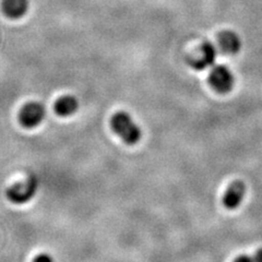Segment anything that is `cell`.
Segmentation results:
<instances>
[{
  "label": "cell",
  "mask_w": 262,
  "mask_h": 262,
  "mask_svg": "<svg viewBox=\"0 0 262 262\" xmlns=\"http://www.w3.org/2000/svg\"><path fill=\"white\" fill-rule=\"evenodd\" d=\"M219 45L224 53L234 55L239 52L242 39L238 34L233 31H223L219 35Z\"/></svg>",
  "instance_id": "obj_7"
},
{
  "label": "cell",
  "mask_w": 262,
  "mask_h": 262,
  "mask_svg": "<svg viewBox=\"0 0 262 262\" xmlns=\"http://www.w3.org/2000/svg\"><path fill=\"white\" fill-rule=\"evenodd\" d=\"M46 111L44 106L38 102H29L23 105L19 113V121L21 126L28 129L37 127L45 118Z\"/></svg>",
  "instance_id": "obj_4"
},
{
  "label": "cell",
  "mask_w": 262,
  "mask_h": 262,
  "mask_svg": "<svg viewBox=\"0 0 262 262\" xmlns=\"http://www.w3.org/2000/svg\"><path fill=\"white\" fill-rule=\"evenodd\" d=\"M37 190V182L34 177H30L23 182L16 183L9 187L6 191L7 198L14 204H23L29 202L35 195Z\"/></svg>",
  "instance_id": "obj_2"
},
{
  "label": "cell",
  "mask_w": 262,
  "mask_h": 262,
  "mask_svg": "<svg viewBox=\"0 0 262 262\" xmlns=\"http://www.w3.org/2000/svg\"><path fill=\"white\" fill-rule=\"evenodd\" d=\"M217 57V49L211 42H204L200 47V56L196 57L191 66L195 70H204L214 64Z\"/></svg>",
  "instance_id": "obj_6"
},
{
  "label": "cell",
  "mask_w": 262,
  "mask_h": 262,
  "mask_svg": "<svg viewBox=\"0 0 262 262\" xmlns=\"http://www.w3.org/2000/svg\"><path fill=\"white\" fill-rule=\"evenodd\" d=\"M113 131L128 145L137 144L142 137V131L127 112L119 111L111 118Z\"/></svg>",
  "instance_id": "obj_1"
},
{
  "label": "cell",
  "mask_w": 262,
  "mask_h": 262,
  "mask_svg": "<svg viewBox=\"0 0 262 262\" xmlns=\"http://www.w3.org/2000/svg\"><path fill=\"white\" fill-rule=\"evenodd\" d=\"M246 194V185L242 180H235L228 186L223 196V204L228 210L237 209L243 202Z\"/></svg>",
  "instance_id": "obj_5"
},
{
  "label": "cell",
  "mask_w": 262,
  "mask_h": 262,
  "mask_svg": "<svg viewBox=\"0 0 262 262\" xmlns=\"http://www.w3.org/2000/svg\"><path fill=\"white\" fill-rule=\"evenodd\" d=\"M211 86L219 93H228L232 91L235 83L233 72L224 64H217L212 68L209 75Z\"/></svg>",
  "instance_id": "obj_3"
},
{
  "label": "cell",
  "mask_w": 262,
  "mask_h": 262,
  "mask_svg": "<svg viewBox=\"0 0 262 262\" xmlns=\"http://www.w3.org/2000/svg\"><path fill=\"white\" fill-rule=\"evenodd\" d=\"M79 107L77 98L72 95H63L55 103V112L60 117H68L75 114Z\"/></svg>",
  "instance_id": "obj_9"
},
{
  "label": "cell",
  "mask_w": 262,
  "mask_h": 262,
  "mask_svg": "<svg viewBox=\"0 0 262 262\" xmlns=\"http://www.w3.org/2000/svg\"><path fill=\"white\" fill-rule=\"evenodd\" d=\"M234 262H253L252 261V258L247 256V255H242L239 257H237Z\"/></svg>",
  "instance_id": "obj_11"
},
{
  "label": "cell",
  "mask_w": 262,
  "mask_h": 262,
  "mask_svg": "<svg viewBox=\"0 0 262 262\" xmlns=\"http://www.w3.org/2000/svg\"><path fill=\"white\" fill-rule=\"evenodd\" d=\"M33 262H54V260L47 253H40V255L33 259Z\"/></svg>",
  "instance_id": "obj_10"
},
{
  "label": "cell",
  "mask_w": 262,
  "mask_h": 262,
  "mask_svg": "<svg viewBox=\"0 0 262 262\" xmlns=\"http://www.w3.org/2000/svg\"><path fill=\"white\" fill-rule=\"evenodd\" d=\"M4 13L10 19H20L28 12L29 0H3Z\"/></svg>",
  "instance_id": "obj_8"
},
{
  "label": "cell",
  "mask_w": 262,
  "mask_h": 262,
  "mask_svg": "<svg viewBox=\"0 0 262 262\" xmlns=\"http://www.w3.org/2000/svg\"><path fill=\"white\" fill-rule=\"evenodd\" d=\"M252 261L253 262H262V248L259 249L255 253V256H253V258H252Z\"/></svg>",
  "instance_id": "obj_12"
}]
</instances>
